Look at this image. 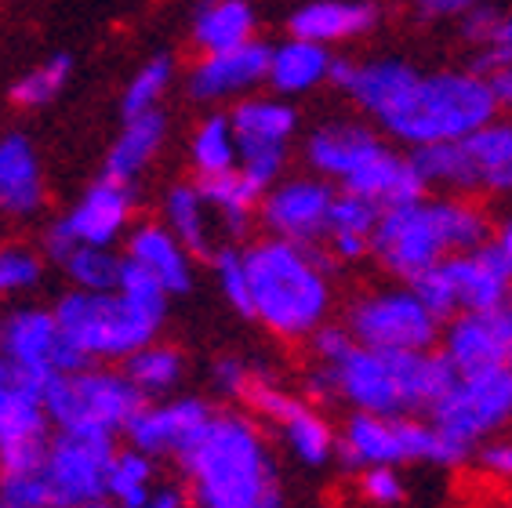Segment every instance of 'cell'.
Returning a JSON list of instances; mask_svg holds the SVG:
<instances>
[{
  "instance_id": "55",
  "label": "cell",
  "mask_w": 512,
  "mask_h": 508,
  "mask_svg": "<svg viewBox=\"0 0 512 508\" xmlns=\"http://www.w3.org/2000/svg\"><path fill=\"white\" fill-rule=\"evenodd\" d=\"M502 309H505V313L512 316V291H509V298H505V305H502Z\"/></svg>"
},
{
  "instance_id": "18",
  "label": "cell",
  "mask_w": 512,
  "mask_h": 508,
  "mask_svg": "<svg viewBox=\"0 0 512 508\" xmlns=\"http://www.w3.org/2000/svg\"><path fill=\"white\" fill-rule=\"evenodd\" d=\"M444 352L458 374L512 367V316L505 309H465L444 320Z\"/></svg>"
},
{
  "instance_id": "27",
  "label": "cell",
  "mask_w": 512,
  "mask_h": 508,
  "mask_svg": "<svg viewBox=\"0 0 512 508\" xmlns=\"http://www.w3.org/2000/svg\"><path fill=\"white\" fill-rule=\"evenodd\" d=\"M164 138H168V117L160 109H149V113H138V117H124L120 135L113 138V146H109L106 160H102V178L131 186L157 160Z\"/></svg>"
},
{
  "instance_id": "19",
  "label": "cell",
  "mask_w": 512,
  "mask_h": 508,
  "mask_svg": "<svg viewBox=\"0 0 512 508\" xmlns=\"http://www.w3.org/2000/svg\"><path fill=\"white\" fill-rule=\"evenodd\" d=\"M269 44L262 40H247L237 48L207 51L193 62L186 77L189 98L197 102H229V98H244V91H255L269 77Z\"/></svg>"
},
{
  "instance_id": "22",
  "label": "cell",
  "mask_w": 512,
  "mask_h": 508,
  "mask_svg": "<svg viewBox=\"0 0 512 508\" xmlns=\"http://www.w3.org/2000/svg\"><path fill=\"white\" fill-rule=\"evenodd\" d=\"M124 258L146 269L171 298L193 287V254L164 222H135L124 236Z\"/></svg>"
},
{
  "instance_id": "52",
  "label": "cell",
  "mask_w": 512,
  "mask_h": 508,
  "mask_svg": "<svg viewBox=\"0 0 512 508\" xmlns=\"http://www.w3.org/2000/svg\"><path fill=\"white\" fill-rule=\"evenodd\" d=\"M491 84H494V95H498V106L512 109V66H502L491 73Z\"/></svg>"
},
{
  "instance_id": "30",
  "label": "cell",
  "mask_w": 512,
  "mask_h": 508,
  "mask_svg": "<svg viewBox=\"0 0 512 508\" xmlns=\"http://www.w3.org/2000/svg\"><path fill=\"white\" fill-rule=\"evenodd\" d=\"M229 124L237 131L240 146H291L298 131V113L287 98L251 95L233 102Z\"/></svg>"
},
{
  "instance_id": "14",
  "label": "cell",
  "mask_w": 512,
  "mask_h": 508,
  "mask_svg": "<svg viewBox=\"0 0 512 508\" xmlns=\"http://www.w3.org/2000/svg\"><path fill=\"white\" fill-rule=\"evenodd\" d=\"M0 356L8 371L40 385L62 371L84 367V360L66 342L55 309H44V305H19L0 320Z\"/></svg>"
},
{
  "instance_id": "48",
  "label": "cell",
  "mask_w": 512,
  "mask_h": 508,
  "mask_svg": "<svg viewBox=\"0 0 512 508\" xmlns=\"http://www.w3.org/2000/svg\"><path fill=\"white\" fill-rule=\"evenodd\" d=\"M498 15H502V11L494 8V4H487V0H476L473 8L458 19V22H462V37L469 40V44H476V48H483V44L491 40L494 26H498Z\"/></svg>"
},
{
  "instance_id": "6",
  "label": "cell",
  "mask_w": 512,
  "mask_h": 508,
  "mask_svg": "<svg viewBox=\"0 0 512 508\" xmlns=\"http://www.w3.org/2000/svg\"><path fill=\"white\" fill-rule=\"evenodd\" d=\"M324 367V363H320ZM335 403L367 414H429L458 371L440 349H371L356 342L327 367Z\"/></svg>"
},
{
  "instance_id": "35",
  "label": "cell",
  "mask_w": 512,
  "mask_h": 508,
  "mask_svg": "<svg viewBox=\"0 0 512 508\" xmlns=\"http://www.w3.org/2000/svg\"><path fill=\"white\" fill-rule=\"evenodd\" d=\"M237 160L240 142L233 124H229V113H207L189 138V164H193L197 178L222 175L229 167H237Z\"/></svg>"
},
{
  "instance_id": "54",
  "label": "cell",
  "mask_w": 512,
  "mask_h": 508,
  "mask_svg": "<svg viewBox=\"0 0 512 508\" xmlns=\"http://www.w3.org/2000/svg\"><path fill=\"white\" fill-rule=\"evenodd\" d=\"M88 508H120V505H113V501H109V498H99V501H91Z\"/></svg>"
},
{
  "instance_id": "47",
  "label": "cell",
  "mask_w": 512,
  "mask_h": 508,
  "mask_svg": "<svg viewBox=\"0 0 512 508\" xmlns=\"http://www.w3.org/2000/svg\"><path fill=\"white\" fill-rule=\"evenodd\" d=\"M502 66H512V11L498 15V26H494L491 40L480 48V59H476V69L487 73V69H502Z\"/></svg>"
},
{
  "instance_id": "15",
  "label": "cell",
  "mask_w": 512,
  "mask_h": 508,
  "mask_svg": "<svg viewBox=\"0 0 512 508\" xmlns=\"http://www.w3.org/2000/svg\"><path fill=\"white\" fill-rule=\"evenodd\" d=\"M51 432L44 385L15 371L0 374V472L37 469Z\"/></svg>"
},
{
  "instance_id": "40",
  "label": "cell",
  "mask_w": 512,
  "mask_h": 508,
  "mask_svg": "<svg viewBox=\"0 0 512 508\" xmlns=\"http://www.w3.org/2000/svg\"><path fill=\"white\" fill-rule=\"evenodd\" d=\"M378 218H382V207L375 200L338 189L335 204H331V218H327V236H360V240H371Z\"/></svg>"
},
{
  "instance_id": "21",
  "label": "cell",
  "mask_w": 512,
  "mask_h": 508,
  "mask_svg": "<svg viewBox=\"0 0 512 508\" xmlns=\"http://www.w3.org/2000/svg\"><path fill=\"white\" fill-rule=\"evenodd\" d=\"M382 146H385V135L378 127L360 124V120H349V117L324 120V124H316L306 135V164L313 167V175L342 186L345 178L353 175L356 167Z\"/></svg>"
},
{
  "instance_id": "53",
  "label": "cell",
  "mask_w": 512,
  "mask_h": 508,
  "mask_svg": "<svg viewBox=\"0 0 512 508\" xmlns=\"http://www.w3.org/2000/svg\"><path fill=\"white\" fill-rule=\"evenodd\" d=\"M491 244H494V251H498L505 258V265L512 269V218H505V222L494 225Z\"/></svg>"
},
{
  "instance_id": "39",
  "label": "cell",
  "mask_w": 512,
  "mask_h": 508,
  "mask_svg": "<svg viewBox=\"0 0 512 508\" xmlns=\"http://www.w3.org/2000/svg\"><path fill=\"white\" fill-rule=\"evenodd\" d=\"M211 269H215L218 294L226 298L229 309L251 320V280H247L244 247H233V244L215 247V254H211Z\"/></svg>"
},
{
  "instance_id": "33",
  "label": "cell",
  "mask_w": 512,
  "mask_h": 508,
  "mask_svg": "<svg viewBox=\"0 0 512 508\" xmlns=\"http://www.w3.org/2000/svg\"><path fill=\"white\" fill-rule=\"evenodd\" d=\"M120 367H124L131 385H135L146 400L175 396L178 385L186 381V356H182V349H175V345H168V342L142 345V349L131 352Z\"/></svg>"
},
{
  "instance_id": "2",
  "label": "cell",
  "mask_w": 512,
  "mask_h": 508,
  "mask_svg": "<svg viewBox=\"0 0 512 508\" xmlns=\"http://www.w3.org/2000/svg\"><path fill=\"white\" fill-rule=\"evenodd\" d=\"M171 294L135 262L124 258L120 284L113 291L69 287L55 309L66 342L84 363H124L142 345L157 342Z\"/></svg>"
},
{
  "instance_id": "26",
  "label": "cell",
  "mask_w": 512,
  "mask_h": 508,
  "mask_svg": "<svg viewBox=\"0 0 512 508\" xmlns=\"http://www.w3.org/2000/svg\"><path fill=\"white\" fill-rule=\"evenodd\" d=\"M338 189L367 196V200H375L382 211L396 204H411V200L429 193V186H425L422 175H418V167H414L411 153H396L389 142H385L382 149H375Z\"/></svg>"
},
{
  "instance_id": "34",
  "label": "cell",
  "mask_w": 512,
  "mask_h": 508,
  "mask_svg": "<svg viewBox=\"0 0 512 508\" xmlns=\"http://www.w3.org/2000/svg\"><path fill=\"white\" fill-rule=\"evenodd\" d=\"M160 487V476H157V458H149L146 450L124 447L113 450V458H109V469H106V498L120 508H135Z\"/></svg>"
},
{
  "instance_id": "28",
  "label": "cell",
  "mask_w": 512,
  "mask_h": 508,
  "mask_svg": "<svg viewBox=\"0 0 512 508\" xmlns=\"http://www.w3.org/2000/svg\"><path fill=\"white\" fill-rule=\"evenodd\" d=\"M331 62H335V55L327 51V44L287 37L284 44H276V48L269 51L266 84L284 98L306 95V91L327 84V77H331Z\"/></svg>"
},
{
  "instance_id": "23",
  "label": "cell",
  "mask_w": 512,
  "mask_h": 508,
  "mask_svg": "<svg viewBox=\"0 0 512 508\" xmlns=\"http://www.w3.org/2000/svg\"><path fill=\"white\" fill-rule=\"evenodd\" d=\"M48 189L30 135L11 131L0 138V218H33L44 211Z\"/></svg>"
},
{
  "instance_id": "16",
  "label": "cell",
  "mask_w": 512,
  "mask_h": 508,
  "mask_svg": "<svg viewBox=\"0 0 512 508\" xmlns=\"http://www.w3.org/2000/svg\"><path fill=\"white\" fill-rule=\"evenodd\" d=\"M335 193V182H327L320 175L280 178L262 196L258 222L269 236H280V240H291V244L302 247H320L327 236V218H331Z\"/></svg>"
},
{
  "instance_id": "36",
  "label": "cell",
  "mask_w": 512,
  "mask_h": 508,
  "mask_svg": "<svg viewBox=\"0 0 512 508\" xmlns=\"http://www.w3.org/2000/svg\"><path fill=\"white\" fill-rule=\"evenodd\" d=\"M59 265L69 287H77V291H113L120 284L124 254H117V247L77 244Z\"/></svg>"
},
{
  "instance_id": "5",
  "label": "cell",
  "mask_w": 512,
  "mask_h": 508,
  "mask_svg": "<svg viewBox=\"0 0 512 508\" xmlns=\"http://www.w3.org/2000/svg\"><path fill=\"white\" fill-rule=\"evenodd\" d=\"M491 233V218L473 196L425 193L411 204L385 207L371 236V258L396 284H411L414 276L444 262L447 254L487 244Z\"/></svg>"
},
{
  "instance_id": "42",
  "label": "cell",
  "mask_w": 512,
  "mask_h": 508,
  "mask_svg": "<svg viewBox=\"0 0 512 508\" xmlns=\"http://www.w3.org/2000/svg\"><path fill=\"white\" fill-rule=\"evenodd\" d=\"M356 490L367 505L375 508H396L407 498L404 476L393 465H367V469L356 472Z\"/></svg>"
},
{
  "instance_id": "43",
  "label": "cell",
  "mask_w": 512,
  "mask_h": 508,
  "mask_svg": "<svg viewBox=\"0 0 512 508\" xmlns=\"http://www.w3.org/2000/svg\"><path fill=\"white\" fill-rule=\"evenodd\" d=\"M0 508H51L40 465L37 469L0 472Z\"/></svg>"
},
{
  "instance_id": "1",
  "label": "cell",
  "mask_w": 512,
  "mask_h": 508,
  "mask_svg": "<svg viewBox=\"0 0 512 508\" xmlns=\"http://www.w3.org/2000/svg\"><path fill=\"white\" fill-rule=\"evenodd\" d=\"M175 465L197 508H284L280 465L255 414L215 411Z\"/></svg>"
},
{
  "instance_id": "32",
  "label": "cell",
  "mask_w": 512,
  "mask_h": 508,
  "mask_svg": "<svg viewBox=\"0 0 512 508\" xmlns=\"http://www.w3.org/2000/svg\"><path fill=\"white\" fill-rule=\"evenodd\" d=\"M258 15L251 0H200L197 15H193V44L200 55L207 51H226L255 40Z\"/></svg>"
},
{
  "instance_id": "25",
  "label": "cell",
  "mask_w": 512,
  "mask_h": 508,
  "mask_svg": "<svg viewBox=\"0 0 512 508\" xmlns=\"http://www.w3.org/2000/svg\"><path fill=\"white\" fill-rule=\"evenodd\" d=\"M382 19L371 0H306L287 15V33L316 44H342L371 33Z\"/></svg>"
},
{
  "instance_id": "38",
  "label": "cell",
  "mask_w": 512,
  "mask_h": 508,
  "mask_svg": "<svg viewBox=\"0 0 512 508\" xmlns=\"http://www.w3.org/2000/svg\"><path fill=\"white\" fill-rule=\"evenodd\" d=\"M175 80V59L171 55H153L149 62L135 69V77L124 84L120 95V117H138L149 109H160V98L168 95Z\"/></svg>"
},
{
  "instance_id": "31",
  "label": "cell",
  "mask_w": 512,
  "mask_h": 508,
  "mask_svg": "<svg viewBox=\"0 0 512 508\" xmlns=\"http://www.w3.org/2000/svg\"><path fill=\"white\" fill-rule=\"evenodd\" d=\"M160 222L168 225L171 233L189 247L193 258H211L215 254V233L218 222L207 207L204 193H200L197 182H175V186L164 193V204H160Z\"/></svg>"
},
{
  "instance_id": "29",
  "label": "cell",
  "mask_w": 512,
  "mask_h": 508,
  "mask_svg": "<svg viewBox=\"0 0 512 508\" xmlns=\"http://www.w3.org/2000/svg\"><path fill=\"white\" fill-rule=\"evenodd\" d=\"M200 193H204L211 215H215L218 229H226L229 236H244L251 229V222L258 218V207H262V196L266 189L258 186L255 178L244 175L240 167H229L222 175H207L197 178Z\"/></svg>"
},
{
  "instance_id": "7",
  "label": "cell",
  "mask_w": 512,
  "mask_h": 508,
  "mask_svg": "<svg viewBox=\"0 0 512 508\" xmlns=\"http://www.w3.org/2000/svg\"><path fill=\"white\" fill-rule=\"evenodd\" d=\"M473 458L465 447L447 440L425 414H367L353 411L338 429V461L345 469H367V465H436V469H458Z\"/></svg>"
},
{
  "instance_id": "44",
  "label": "cell",
  "mask_w": 512,
  "mask_h": 508,
  "mask_svg": "<svg viewBox=\"0 0 512 508\" xmlns=\"http://www.w3.org/2000/svg\"><path fill=\"white\" fill-rule=\"evenodd\" d=\"M291 160V146H240L237 167L244 175H251L262 189H269L273 182H280Z\"/></svg>"
},
{
  "instance_id": "4",
  "label": "cell",
  "mask_w": 512,
  "mask_h": 508,
  "mask_svg": "<svg viewBox=\"0 0 512 508\" xmlns=\"http://www.w3.org/2000/svg\"><path fill=\"white\" fill-rule=\"evenodd\" d=\"M502 113L494 84L480 69H436L418 73L371 113V124L404 149L436 146L469 135Z\"/></svg>"
},
{
  "instance_id": "12",
  "label": "cell",
  "mask_w": 512,
  "mask_h": 508,
  "mask_svg": "<svg viewBox=\"0 0 512 508\" xmlns=\"http://www.w3.org/2000/svg\"><path fill=\"white\" fill-rule=\"evenodd\" d=\"M247 414H255L262 425L276 429L280 443L291 450V458L306 469H324L338 458V429L331 425L316 403L306 396L287 392L284 385L269 381L266 374H255V381L244 392Z\"/></svg>"
},
{
  "instance_id": "13",
  "label": "cell",
  "mask_w": 512,
  "mask_h": 508,
  "mask_svg": "<svg viewBox=\"0 0 512 508\" xmlns=\"http://www.w3.org/2000/svg\"><path fill=\"white\" fill-rule=\"evenodd\" d=\"M117 450L109 436L88 432H51L48 450L40 458V476L48 487L51 508H88L106 498V469Z\"/></svg>"
},
{
  "instance_id": "10",
  "label": "cell",
  "mask_w": 512,
  "mask_h": 508,
  "mask_svg": "<svg viewBox=\"0 0 512 508\" xmlns=\"http://www.w3.org/2000/svg\"><path fill=\"white\" fill-rule=\"evenodd\" d=\"M425 418L447 440L476 454V447L512 429V367L458 374Z\"/></svg>"
},
{
  "instance_id": "17",
  "label": "cell",
  "mask_w": 512,
  "mask_h": 508,
  "mask_svg": "<svg viewBox=\"0 0 512 508\" xmlns=\"http://www.w3.org/2000/svg\"><path fill=\"white\" fill-rule=\"evenodd\" d=\"M215 407L200 396H164V400H146L138 414L128 421L124 440L131 447L146 450L149 458H178L189 443L197 440L204 425L211 421Z\"/></svg>"
},
{
  "instance_id": "37",
  "label": "cell",
  "mask_w": 512,
  "mask_h": 508,
  "mask_svg": "<svg viewBox=\"0 0 512 508\" xmlns=\"http://www.w3.org/2000/svg\"><path fill=\"white\" fill-rule=\"evenodd\" d=\"M69 77H73V59L69 55H51L40 66H33L30 73H22L11 84V102L19 109H44L66 91Z\"/></svg>"
},
{
  "instance_id": "51",
  "label": "cell",
  "mask_w": 512,
  "mask_h": 508,
  "mask_svg": "<svg viewBox=\"0 0 512 508\" xmlns=\"http://www.w3.org/2000/svg\"><path fill=\"white\" fill-rule=\"evenodd\" d=\"M414 4H418V11L429 15V19H462L476 0H414Z\"/></svg>"
},
{
  "instance_id": "24",
  "label": "cell",
  "mask_w": 512,
  "mask_h": 508,
  "mask_svg": "<svg viewBox=\"0 0 512 508\" xmlns=\"http://www.w3.org/2000/svg\"><path fill=\"white\" fill-rule=\"evenodd\" d=\"M447 276L454 284V298H458V313L465 309H502L505 298L512 291V269L505 258L494 251V244L473 247V251H458L444 258Z\"/></svg>"
},
{
  "instance_id": "20",
  "label": "cell",
  "mask_w": 512,
  "mask_h": 508,
  "mask_svg": "<svg viewBox=\"0 0 512 508\" xmlns=\"http://www.w3.org/2000/svg\"><path fill=\"white\" fill-rule=\"evenodd\" d=\"M62 225H66L69 236L77 244H99V247L124 244L128 229L135 225V193H131V186L99 178L62 215Z\"/></svg>"
},
{
  "instance_id": "3",
  "label": "cell",
  "mask_w": 512,
  "mask_h": 508,
  "mask_svg": "<svg viewBox=\"0 0 512 508\" xmlns=\"http://www.w3.org/2000/svg\"><path fill=\"white\" fill-rule=\"evenodd\" d=\"M251 280V320H258L280 342H306L327 323L335 305L331 269L335 258L320 247H302L280 236H262L244 247Z\"/></svg>"
},
{
  "instance_id": "46",
  "label": "cell",
  "mask_w": 512,
  "mask_h": 508,
  "mask_svg": "<svg viewBox=\"0 0 512 508\" xmlns=\"http://www.w3.org/2000/svg\"><path fill=\"white\" fill-rule=\"evenodd\" d=\"M255 367L247 360H240V356H222V360H215V367H211V385H215L218 396H226V400H244L247 385L255 381Z\"/></svg>"
},
{
  "instance_id": "9",
  "label": "cell",
  "mask_w": 512,
  "mask_h": 508,
  "mask_svg": "<svg viewBox=\"0 0 512 508\" xmlns=\"http://www.w3.org/2000/svg\"><path fill=\"white\" fill-rule=\"evenodd\" d=\"M418 175L440 193L512 196V120L494 117L454 142L407 149Z\"/></svg>"
},
{
  "instance_id": "49",
  "label": "cell",
  "mask_w": 512,
  "mask_h": 508,
  "mask_svg": "<svg viewBox=\"0 0 512 508\" xmlns=\"http://www.w3.org/2000/svg\"><path fill=\"white\" fill-rule=\"evenodd\" d=\"M473 458L480 461L483 472H491V476L512 483V440H505V436H494V440H487L483 447H476Z\"/></svg>"
},
{
  "instance_id": "41",
  "label": "cell",
  "mask_w": 512,
  "mask_h": 508,
  "mask_svg": "<svg viewBox=\"0 0 512 508\" xmlns=\"http://www.w3.org/2000/svg\"><path fill=\"white\" fill-rule=\"evenodd\" d=\"M44 280V258L33 247L4 244L0 247V298L26 294Z\"/></svg>"
},
{
  "instance_id": "50",
  "label": "cell",
  "mask_w": 512,
  "mask_h": 508,
  "mask_svg": "<svg viewBox=\"0 0 512 508\" xmlns=\"http://www.w3.org/2000/svg\"><path fill=\"white\" fill-rule=\"evenodd\" d=\"M135 508H197L193 501H189V494H186V487H171V483H160L153 494H149L142 505H135Z\"/></svg>"
},
{
  "instance_id": "11",
  "label": "cell",
  "mask_w": 512,
  "mask_h": 508,
  "mask_svg": "<svg viewBox=\"0 0 512 508\" xmlns=\"http://www.w3.org/2000/svg\"><path fill=\"white\" fill-rule=\"evenodd\" d=\"M345 327L371 349H440L444 320L414 294L411 284L378 287L345 309Z\"/></svg>"
},
{
  "instance_id": "45",
  "label": "cell",
  "mask_w": 512,
  "mask_h": 508,
  "mask_svg": "<svg viewBox=\"0 0 512 508\" xmlns=\"http://www.w3.org/2000/svg\"><path fill=\"white\" fill-rule=\"evenodd\" d=\"M309 345V356H313V363H324V367H331V363H338L345 356V352L353 349L356 338L353 331L345 327V323H320L313 334L306 338Z\"/></svg>"
},
{
  "instance_id": "56",
  "label": "cell",
  "mask_w": 512,
  "mask_h": 508,
  "mask_svg": "<svg viewBox=\"0 0 512 508\" xmlns=\"http://www.w3.org/2000/svg\"><path fill=\"white\" fill-rule=\"evenodd\" d=\"M4 371H8V367H4V356H0V374H4Z\"/></svg>"
},
{
  "instance_id": "8",
  "label": "cell",
  "mask_w": 512,
  "mask_h": 508,
  "mask_svg": "<svg viewBox=\"0 0 512 508\" xmlns=\"http://www.w3.org/2000/svg\"><path fill=\"white\" fill-rule=\"evenodd\" d=\"M146 396L120 363H84L44 381V407L59 432H88L120 440Z\"/></svg>"
}]
</instances>
